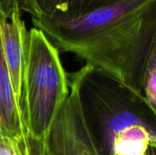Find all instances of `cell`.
<instances>
[{
    "label": "cell",
    "instance_id": "6",
    "mask_svg": "<svg viewBox=\"0 0 156 155\" xmlns=\"http://www.w3.org/2000/svg\"><path fill=\"white\" fill-rule=\"evenodd\" d=\"M31 18L70 21L124 0H16Z\"/></svg>",
    "mask_w": 156,
    "mask_h": 155
},
{
    "label": "cell",
    "instance_id": "1",
    "mask_svg": "<svg viewBox=\"0 0 156 155\" xmlns=\"http://www.w3.org/2000/svg\"><path fill=\"white\" fill-rule=\"evenodd\" d=\"M58 49L143 93L156 38V0H124L70 21L32 18Z\"/></svg>",
    "mask_w": 156,
    "mask_h": 155
},
{
    "label": "cell",
    "instance_id": "2",
    "mask_svg": "<svg viewBox=\"0 0 156 155\" xmlns=\"http://www.w3.org/2000/svg\"><path fill=\"white\" fill-rule=\"evenodd\" d=\"M69 79L78 89L99 155H112L116 139L135 126H144L156 136V115L143 93L87 64Z\"/></svg>",
    "mask_w": 156,
    "mask_h": 155
},
{
    "label": "cell",
    "instance_id": "4",
    "mask_svg": "<svg viewBox=\"0 0 156 155\" xmlns=\"http://www.w3.org/2000/svg\"><path fill=\"white\" fill-rule=\"evenodd\" d=\"M46 141L52 155H99L84 119L78 89L70 80L69 94Z\"/></svg>",
    "mask_w": 156,
    "mask_h": 155
},
{
    "label": "cell",
    "instance_id": "5",
    "mask_svg": "<svg viewBox=\"0 0 156 155\" xmlns=\"http://www.w3.org/2000/svg\"><path fill=\"white\" fill-rule=\"evenodd\" d=\"M0 33L4 56L10 72L16 98L20 106L28 31L16 0H0Z\"/></svg>",
    "mask_w": 156,
    "mask_h": 155
},
{
    "label": "cell",
    "instance_id": "7",
    "mask_svg": "<svg viewBox=\"0 0 156 155\" xmlns=\"http://www.w3.org/2000/svg\"><path fill=\"white\" fill-rule=\"evenodd\" d=\"M0 126L13 138L19 139L27 131L16 100L10 72L4 56L0 33Z\"/></svg>",
    "mask_w": 156,
    "mask_h": 155
},
{
    "label": "cell",
    "instance_id": "8",
    "mask_svg": "<svg viewBox=\"0 0 156 155\" xmlns=\"http://www.w3.org/2000/svg\"><path fill=\"white\" fill-rule=\"evenodd\" d=\"M143 91L145 100L156 115V38L145 66Z\"/></svg>",
    "mask_w": 156,
    "mask_h": 155
},
{
    "label": "cell",
    "instance_id": "12",
    "mask_svg": "<svg viewBox=\"0 0 156 155\" xmlns=\"http://www.w3.org/2000/svg\"><path fill=\"white\" fill-rule=\"evenodd\" d=\"M150 144H151V146L156 147V136H153V137H151Z\"/></svg>",
    "mask_w": 156,
    "mask_h": 155
},
{
    "label": "cell",
    "instance_id": "9",
    "mask_svg": "<svg viewBox=\"0 0 156 155\" xmlns=\"http://www.w3.org/2000/svg\"><path fill=\"white\" fill-rule=\"evenodd\" d=\"M16 140L19 155H52L46 139H37L27 132L24 137Z\"/></svg>",
    "mask_w": 156,
    "mask_h": 155
},
{
    "label": "cell",
    "instance_id": "10",
    "mask_svg": "<svg viewBox=\"0 0 156 155\" xmlns=\"http://www.w3.org/2000/svg\"><path fill=\"white\" fill-rule=\"evenodd\" d=\"M0 155H19L16 140L0 126Z\"/></svg>",
    "mask_w": 156,
    "mask_h": 155
},
{
    "label": "cell",
    "instance_id": "3",
    "mask_svg": "<svg viewBox=\"0 0 156 155\" xmlns=\"http://www.w3.org/2000/svg\"><path fill=\"white\" fill-rule=\"evenodd\" d=\"M69 94V80L58 49L36 27L28 32L20 108L27 133L46 139Z\"/></svg>",
    "mask_w": 156,
    "mask_h": 155
},
{
    "label": "cell",
    "instance_id": "11",
    "mask_svg": "<svg viewBox=\"0 0 156 155\" xmlns=\"http://www.w3.org/2000/svg\"><path fill=\"white\" fill-rule=\"evenodd\" d=\"M146 155H156V147L150 146V148H149Z\"/></svg>",
    "mask_w": 156,
    "mask_h": 155
}]
</instances>
